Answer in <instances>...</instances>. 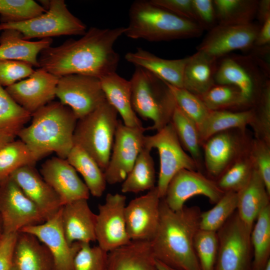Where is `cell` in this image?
<instances>
[{
    "label": "cell",
    "mask_w": 270,
    "mask_h": 270,
    "mask_svg": "<svg viewBox=\"0 0 270 270\" xmlns=\"http://www.w3.org/2000/svg\"><path fill=\"white\" fill-rule=\"evenodd\" d=\"M270 44V18H267L260 26V30L253 46L260 47Z\"/></svg>",
    "instance_id": "obj_52"
},
{
    "label": "cell",
    "mask_w": 270,
    "mask_h": 270,
    "mask_svg": "<svg viewBox=\"0 0 270 270\" xmlns=\"http://www.w3.org/2000/svg\"><path fill=\"white\" fill-rule=\"evenodd\" d=\"M46 11L33 0H0V24L26 20Z\"/></svg>",
    "instance_id": "obj_42"
},
{
    "label": "cell",
    "mask_w": 270,
    "mask_h": 270,
    "mask_svg": "<svg viewBox=\"0 0 270 270\" xmlns=\"http://www.w3.org/2000/svg\"><path fill=\"white\" fill-rule=\"evenodd\" d=\"M32 118V114L18 104L0 85V132H18Z\"/></svg>",
    "instance_id": "obj_38"
},
{
    "label": "cell",
    "mask_w": 270,
    "mask_h": 270,
    "mask_svg": "<svg viewBox=\"0 0 270 270\" xmlns=\"http://www.w3.org/2000/svg\"><path fill=\"white\" fill-rule=\"evenodd\" d=\"M40 174L58 194L62 206L89 198L88 187L66 159L58 156L48 159L42 164Z\"/></svg>",
    "instance_id": "obj_20"
},
{
    "label": "cell",
    "mask_w": 270,
    "mask_h": 270,
    "mask_svg": "<svg viewBox=\"0 0 270 270\" xmlns=\"http://www.w3.org/2000/svg\"><path fill=\"white\" fill-rule=\"evenodd\" d=\"M144 146L156 148L160 160L156 187L160 197L164 198L169 182L180 170H198V166L184 150L172 124L169 123L152 136H145Z\"/></svg>",
    "instance_id": "obj_9"
},
{
    "label": "cell",
    "mask_w": 270,
    "mask_h": 270,
    "mask_svg": "<svg viewBox=\"0 0 270 270\" xmlns=\"http://www.w3.org/2000/svg\"><path fill=\"white\" fill-rule=\"evenodd\" d=\"M78 119L68 106L52 101L32 115L31 124L17 136L40 158L55 152L66 159L74 146V134Z\"/></svg>",
    "instance_id": "obj_3"
},
{
    "label": "cell",
    "mask_w": 270,
    "mask_h": 270,
    "mask_svg": "<svg viewBox=\"0 0 270 270\" xmlns=\"http://www.w3.org/2000/svg\"><path fill=\"white\" fill-rule=\"evenodd\" d=\"M126 60L136 66L142 68L168 83L183 88V76L188 57L180 59L167 60L160 58L142 48L125 55Z\"/></svg>",
    "instance_id": "obj_24"
},
{
    "label": "cell",
    "mask_w": 270,
    "mask_h": 270,
    "mask_svg": "<svg viewBox=\"0 0 270 270\" xmlns=\"http://www.w3.org/2000/svg\"><path fill=\"white\" fill-rule=\"evenodd\" d=\"M201 212L198 206L172 210L161 198L159 225L150 242L156 259L178 270H201L194 248Z\"/></svg>",
    "instance_id": "obj_2"
},
{
    "label": "cell",
    "mask_w": 270,
    "mask_h": 270,
    "mask_svg": "<svg viewBox=\"0 0 270 270\" xmlns=\"http://www.w3.org/2000/svg\"><path fill=\"white\" fill-rule=\"evenodd\" d=\"M126 196L108 194L104 204L98 206L96 225V240L107 252L130 242L126 228L124 210Z\"/></svg>",
    "instance_id": "obj_14"
},
{
    "label": "cell",
    "mask_w": 270,
    "mask_h": 270,
    "mask_svg": "<svg viewBox=\"0 0 270 270\" xmlns=\"http://www.w3.org/2000/svg\"><path fill=\"white\" fill-rule=\"evenodd\" d=\"M32 67L21 61L0 60V85L6 88L27 78L34 72Z\"/></svg>",
    "instance_id": "obj_48"
},
{
    "label": "cell",
    "mask_w": 270,
    "mask_h": 270,
    "mask_svg": "<svg viewBox=\"0 0 270 270\" xmlns=\"http://www.w3.org/2000/svg\"><path fill=\"white\" fill-rule=\"evenodd\" d=\"M6 29L16 30L30 40L33 38L83 36L86 26L69 10L64 0H50L48 10L39 16L22 22L0 23V31Z\"/></svg>",
    "instance_id": "obj_7"
},
{
    "label": "cell",
    "mask_w": 270,
    "mask_h": 270,
    "mask_svg": "<svg viewBox=\"0 0 270 270\" xmlns=\"http://www.w3.org/2000/svg\"><path fill=\"white\" fill-rule=\"evenodd\" d=\"M61 214L62 208L44 222L24 228L20 232L32 234L47 247L54 258L56 270H73L74 260L80 242L72 245L68 243Z\"/></svg>",
    "instance_id": "obj_19"
},
{
    "label": "cell",
    "mask_w": 270,
    "mask_h": 270,
    "mask_svg": "<svg viewBox=\"0 0 270 270\" xmlns=\"http://www.w3.org/2000/svg\"><path fill=\"white\" fill-rule=\"evenodd\" d=\"M254 168L252 160L246 152L236 160L218 178L216 182L218 188L224 192H238L250 180Z\"/></svg>",
    "instance_id": "obj_39"
},
{
    "label": "cell",
    "mask_w": 270,
    "mask_h": 270,
    "mask_svg": "<svg viewBox=\"0 0 270 270\" xmlns=\"http://www.w3.org/2000/svg\"><path fill=\"white\" fill-rule=\"evenodd\" d=\"M258 110H254V127L256 138L270 144V82L267 80L256 104Z\"/></svg>",
    "instance_id": "obj_45"
},
{
    "label": "cell",
    "mask_w": 270,
    "mask_h": 270,
    "mask_svg": "<svg viewBox=\"0 0 270 270\" xmlns=\"http://www.w3.org/2000/svg\"><path fill=\"white\" fill-rule=\"evenodd\" d=\"M268 76L250 56H228L218 62L214 80L238 88L250 106L256 104Z\"/></svg>",
    "instance_id": "obj_10"
},
{
    "label": "cell",
    "mask_w": 270,
    "mask_h": 270,
    "mask_svg": "<svg viewBox=\"0 0 270 270\" xmlns=\"http://www.w3.org/2000/svg\"><path fill=\"white\" fill-rule=\"evenodd\" d=\"M260 26L251 22L240 25L217 24L212 28L197 47L217 60L230 52L253 47Z\"/></svg>",
    "instance_id": "obj_17"
},
{
    "label": "cell",
    "mask_w": 270,
    "mask_h": 270,
    "mask_svg": "<svg viewBox=\"0 0 270 270\" xmlns=\"http://www.w3.org/2000/svg\"><path fill=\"white\" fill-rule=\"evenodd\" d=\"M125 27H91L78 40L70 39L42 50L39 68L60 78L78 74L101 79L116 72L120 56L114 48Z\"/></svg>",
    "instance_id": "obj_1"
},
{
    "label": "cell",
    "mask_w": 270,
    "mask_h": 270,
    "mask_svg": "<svg viewBox=\"0 0 270 270\" xmlns=\"http://www.w3.org/2000/svg\"><path fill=\"white\" fill-rule=\"evenodd\" d=\"M197 23L203 30H210L218 24L212 0H192Z\"/></svg>",
    "instance_id": "obj_49"
},
{
    "label": "cell",
    "mask_w": 270,
    "mask_h": 270,
    "mask_svg": "<svg viewBox=\"0 0 270 270\" xmlns=\"http://www.w3.org/2000/svg\"><path fill=\"white\" fill-rule=\"evenodd\" d=\"M250 232L236 210L216 232L218 250L214 270H252Z\"/></svg>",
    "instance_id": "obj_8"
},
{
    "label": "cell",
    "mask_w": 270,
    "mask_h": 270,
    "mask_svg": "<svg viewBox=\"0 0 270 270\" xmlns=\"http://www.w3.org/2000/svg\"><path fill=\"white\" fill-rule=\"evenodd\" d=\"M194 248L201 270H214L218 250L216 232L199 229L194 236Z\"/></svg>",
    "instance_id": "obj_44"
},
{
    "label": "cell",
    "mask_w": 270,
    "mask_h": 270,
    "mask_svg": "<svg viewBox=\"0 0 270 270\" xmlns=\"http://www.w3.org/2000/svg\"><path fill=\"white\" fill-rule=\"evenodd\" d=\"M168 84L174 96L176 106L192 120L198 128L210 110L199 96L184 88H176Z\"/></svg>",
    "instance_id": "obj_43"
},
{
    "label": "cell",
    "mask_w": 270,
    "mask_h": 270,
    "mask_svg": "<svg viewBox=\"0 0 270 270\" xmlns=\"http://www.w3.org/2000/svg\"><path fill=\"white\" fill-rule=\"evenodd\" d=\"M62 223L70 245L74 242L90 243L96 241V214H94L87 199H80L62 208Z\"/></svg>",
    "instance_id": "obj_23"
},
{
    "label": "cell",
    "mask_w": 270,
    "mask_h": 270,
    "mask_svg": "<svg viewBox=\"0 0 270 270\" xmlns=\"http://www.w3.org/2000/svg\"><path fill=\"white\" fill-rule=\"evenodd\" d=\"M130 82L134 110L153 122L146 130L158 132L170 123L176 104L168 84L139 66H136Z\"/></svg>",
    "instance_id": "obj_5"
},
{
    "label": "cell",
    "mask_w": 270,
    "mask_h": 270,
    "mask_svg": "<svg viewBox=\"0 0 270 270\" xmlns=\"http://www.w3.org/2000/svg\"><path fill=\"white\" fill-rule=\"evenodd\" d=\"M58 78L39 68L26 79L5 89L18 104L32 115L53 101Z\"/></svg>",
    "instance_id": "obj_18"
},
{
    "label": "cell",
    "mask_w": 270,
    "mask_h": 270,
    "mask_svg": "<svg viewBox=\"0 0 270 270\" xmlns=\"http://www.w3.org/2000/svg\"><path fill=\"white\" fill-rule=\"evenodd\" d=\"M236 212L246 228L252 231L260 212L270 204V194L258 172L254 169L248 184L237 192Z\"/></svg>",
    "instance_id": "obj_28"
},
{
    "label": "cell",
    "mask_w": 270,
    "mask_h": 270,
    "mask_svg": "<svg viewBox=\"0 0 270 270\" xmlns=\"http://www.w3.org/2000/svg\"><path fill=\"white\" fill-rule=\"evenodd\" d=\"M18 233L3 234L0 237V270H11Z\"/></svg>",
    "instance_id": "obj_51"
},
{
    "label": "cell",
    "mask_w": 270,
    "mask_h": 270,
    "mask_svg": "<svg viewBox=\"0 0 270 270\" xmlns=\"http://www.w3.org/2000/svg\"><path fill=\"white\" fill-rule=\"evenodd\" d=\"M160 200L156 186L126 206V228L131 240L150 242L154 238L159 225Z\"/></svg>",
    "instance_id": "obj_16"
},
{
    "label": "cell",
    "mask_w": 270,
    "mask_h": 270,
    "mask_svg": "<svg viewBox=\"0 0 270 270\" xmlns=\"http://www.w3.org/2000/svg\"><path fill=\"white\" fill-rule=\"evenodd\" d=\"M0 218L2 234L18 233L24 228L46 220L10 176L0 182Z\"/></svg>",
    "instance_id": "obj_11"
},
{
    "label": "cell",
    "mask_w": 270,
    "mask_h": 270,
    "mask_svg": "<svg viewBox=\"0 0 270 270\" xmlns=\"http://www.w3.org/2000/svg\"><path fill=\"white\" fill-rule=\"evenodd\" d=\"M252 270H264L270 261V204L257 217L250 232Z\"/></svg>",
    "instance_id": "obj_34"
},
{
    "label": "cell",
    "mask_w": 270,
    "mask_h": 270,
    "mask_svg": "<svg viewBox=\"0 0 270 270\" xmlns=\"http://www.w3.org/2000/svg\"><path fill=\"white\" fill-rule=\"evenodd\" d=\"M156 264L158 270H178L172 268L156 259Z\"/></svg>",
    "instance_id": "obj_55"
},
{
    "label": "cell",
    "mask_w": 270,
    "mask_h": 270,
    "mask_svg": "<svg viewBox=\"0 0 270 270\" xmlns=\"http://www.w3.org/2000/svg\"><path fill=\"white\" fill-rule=\"evenodd\" d=\"M40 158L20 140H14L0 148V182L19 168L34 166Z\"/></svg>",
    "instance_id": "obj_36"
},
{
    "label": "cell",
    "mask_w": 270,
    "mask_h": 270,
    "mask_svg": "<svg viewBox=\"0 0 270 270\" xmlns=\"http://www.w3.org/2000/svg\"><path fill=\"white\" fill-rule=\"evenodd\" d=\"M11 270H18L14 266H12V267Z\"/></svg>",
    "instance_id": "obj_58"
},
{
    "label": "cell",
    "mask_w": 270,
    "mask_h": 270,
    "mask_svg": "<svg viewBox=\"0 0 270 270\" xmlns=\"http://www.w3.org/2000/svg\"><path fill=\"white\" fill-rule=\"evenodd\" d=\"M106 270H158L150 242L132 240L108 252Z\"/></svg>",
    "instance_id": "obj_26"
},
{
    "label": "cell",
    "mask_w": 270,
    "mask_h": 270,
    "mask_svg": "<svg viewBox=\"0 0 270 270\" xmlns=\"http://www.w3.org/2000/svg\"><path fill=\"white\" fill-rule=\"evenodd\" d=\"M66 160L82 176L90 193L94 196H101L107 183L104 172L96 160L82 148L74 144Z\"/></svg>",
    "instance_id": "obj_32"
},
{
    "label": "cell",
    "mask_w": 270,
    "mask_h": 270,
    "mask_svg": "<svg viewBox=\"0 0 270 270\" xmlns=\"http://www.w3.org/2000/svg\"><path fill=\"white\" fill-rule=\"evenodd\" d=\"M258 0H214L218 24L240 25L252 22Z\"/></svg>",
    "instance_id": "obj_35"
},
{
    "label": "cell",
    "mask_w": 270,
    "mask_h": 270,
    "mask_svg": "<svg viewBox=\"0 0 270 270\" xmlns=\"http://www.w3.org/2000/svg\"><path fill=\"white\" fill-rule=\"evenodd\" d=\"M13 266L18 270H56L47 247L32 234L22 232L18 233Z\"/></svg>",
    "instance_id": "obj_25"
},
{
    "label": "cell",
    "mask_w": 270,
    "mask_h": 270,
    "mask_svg": "<svg viewBox=\"0 0 270 270\" xmlns=\"http://www.w3.org/2000/svg\"><path fill=\"white\" fill-rule=\"evenodd\" d=\"M224 192L216 181L204 176L198 170H182L170 180L165 196L162 198L168 206L172 210H181L189 198L202 195L216 204Z\"/></svg>",
    "instance_id": "obj_15"
},
{
    "label": "cell",
    "mask_w": 270,
    "mask_h": 270,
    "mask_svg": "<svg viewBox=\"0 0 270 270\" xmlns=\"http://www.w3.org/2000/svg\"><path fill=\"white\" fill-rule=\"evenodd\" d=\"M203 144L206 168L214 178H218L245 153L241 139L228 130L212 136Z\"/></svg>",
    "instance_id": "obj_22"
},
{
    "label": "cell",
    "mask_w": 270,
    "mask_h": 270,
    "mask_svg": "<svg viewBox=\"0 0 270 270\" xmlns=\"http://www.w3.org/2000/svg\"><path fill=\"white\" fill-rule=\"evenodd\" d=\"M56 95L60 102L71 108L78 120L106 100L100 79L78 74L59 78Z\"/></svg>",
    "instance_id": "obj_13"
},
{
    "label": "cell",
    "mask_w": 270,
    "mask_h": 270,
    "mask_svg": "<svg viewBox=\"0 0 270 270\" xmlns=\"http://www.w3.org/2000/svg\"><path fill=\"white\" fill-rule=\"evenodd\" d=\"M249 150L254 169L260 175L270 194V144L256 138L252 143Z\"/></svg>",
    "instance_id": "obj_47"
},
{
    "label": "cell",
    "mask_w": 270,
    "mask_h": 270,
    "mask_svg": "<svg viewBox=\"0 0 270 270\" xmlns=\"http://www.w3.org/2000/svg\"><path fill=\"white\" fill-rule=\"evenodd\" d=\"M17 134L12 132H0V148L8 142L14 140Z\"/></svg>",
    "instance_id": "obj_54"
},
{
    "label": "cell",
    "mask_w": 270,
    "mask_h": 270,
    "mask_svg": "<svg viewBox=\"0 0 270 270\" xmlns=\"http://www.w3.org/2000/svg\"><path fill=\"white\" fill-rule=\"evenodd\" d=\"M170 122L182 146L188 152L199 167L202 158L200 147L202 144L197 125L176 106Z\"/></svg>",
    "instance_id": "obj_37"
},
{
    "label": "cell",
    "mask_w": 270,
    "mask_h": 270,
    "mask_svg": "<svg viewBox=\"0 0 270 270\" xmlns=\"http://www.w3.org/2000/svg\"><path fill=\"white\" fill-rule=\"evenodd\" d=\"M203 28L193 21L160 8L151 0L134 2L124 34L130 38L156 42L198 37Z\"/></svg>",
    "instance_id": "obj_4"
},
{
    "label": "cell",
    "mask_w": 270,
    "mask_h": 270,
    "mask_svg": "<svg viewBox=\"0 0 270 270\" xmlns=\"http://www.w3.org/2000/svg\"><path fill=\"white\" fill-rule=\"evenodd\" d=\"M151 150L144 146L140 152L131 170L122 182L123 193H138L156 186V171Z\"/></svg>",
    "instance_id": "obj_33"
},
{
    "label": "cell",
    "mask_w": 270,
    "mask_h": 270,
    "mask_svg": "<svg viewBox=\"0 0 270 270\" xmlns=\"http://www.w3.org/2000/svg\"><path fill=\"white\" fill-rule=\"evenodd\" d=\"M237 206V192H224L212 208L201 212L200 229L216 232L236 210Z\"/></svg>",
    "instance_id": "obj_40"
},
{
    "label": "cell",
    "mask_w": 270,
    "mask_h": 270,
    "mask_svg": "<svg viewBox=\"0 0 270 270\" xmlns=\"http://www.w3.org/2000/svg\"><path fill=\"white\" fill-rule=\"evenodd\" d=\"M108 254L98 246L80 242L73 262V270H106Z\"/></svg>",
    "instance_id": "obj_46"
},
{
    "label": "cell",
    "mask_w": 270,
    "mask_h": 270,
    "mask_svg": "<svg viewBox=\"0 0 270 270\" xmlns=\"http://www.w3.org/2000/svg\"><path fill=\"white\" fill-rule=\"evenodd\" d=\"M25 194L38 208L46 220L63 206L61 200L34 166L19 168L10 176Z\"/></svg>",
    "instance_id": "obj_21"
},
{
    "label": "cell",
    "mask_w": 270,
    "mask_h": 270,
    "mask_svg": "<svg viewBox=\"0 0 270 270\" xmlns=\"http://www.w3.org/2000/svg\"><path fill=\"white\" fill-rule=\"evenodd\" d=\"M218 60L200 51L188 56L183 76V88L200 97L216 84Z\"/></svg>",
    "instance_id": "obj_30"
},
{
    "label": "cell",
    "mask_w": 270,
    "mask_h": 270,
    "mask_svg": "<svg viewBox=\"0 0 270 270\" xmlns=\"http://www.w3.org/2000/svg\"><path fill=\"white\" fill-rule=\"evenodd\" d=\"M118 112L106 100L96 109L78 120L74 144L86 151L104 172L108 164L118 122Z\"/></svg>",
    "instance_id": "obj_6"
},
{
    "label": "cell",
    "mask_w": 270,
    "mask_h": 270,
    "mask_svg": "<svg viewBox=\"0 0 270 270\" xmlns=\"http://www.w3.org/2000/svg\"><path fill=\"white\" fill-rule=\"evenodd\" d=\"M254 116V108L240 112L210 110L198 128L202 144L212 136L222 132L234 128L244 130L247 126L252 124Z\"/></svg>",
    "instance_id": "obj_31"
},
{
    "label": "cell",
    "mask_w": 270,
    "mask_h": 270,
    "mask_svg": "<svg viewBox=\"0 0 270 270\" xmlns=\"http://www.w3.org/2000/svg\"><path fill=\"white\" fill-rule=\"evenodd\" d=\"M52 42V38L30 41L16 30H4L0 34V60L21 61L39 68L38 54Z\"/></svg>",
    "instance_id": "obj_27"
},
{
    "label": "cell",
    "mask_w": 270,
    "mask_h": 270,
    "mask_svg": "<svg viewBox=\"0 0 270 270\" xmlns=\"http://www.w3.org/2000/svg\"><path fill=\"white\" fill-rule=\"evenodd\" d=\"M200 98L210 110L248 106L239 90L230 85L216 84Z\"/></svg>",
    "instance_id": "obj_41"
},
{
    "label": "cell",
    "mask_w": 270,
    "mask_h": 270,
    "mask_svg": "<svg viewBox=\"0 0 270 270\" xmlns=\"http://www.w3.org/2000/svg\"><path fill=\"white\" fill-rule=\"evenodd\" d=\"M106 101L120 114L123 124L130 127L142 126L132 106L130 80L116 72L100 79Z\"/></svg>",
    "instance_id": "obj_29"
},
{
    "label": "cell",
    "mask_w": 270,
    "mask_h": 270,
    "mask_svg": "<svg viewBox=\"0 0 270 270\" xmlns=\"http://www.w3.org/2000/svg\"><path fill=\"white\" fill-rule=\"evenodd\" d=\"M151 1L158 6L178 16L197 23L192 0H151Z\"/></svg>",
    "instance_id": "obj_50"
},
{
    "label": "cell",
    "mask_w": 270,
    "mask_h": 270,
    "mask_svg": "<svg viewBox=\"0 0 270 270\" xmlns=\"http://www.w3.org/2000/svg\"><path fill=\"white\" fill-rule=\"evenodd\" d=\"M143 126L130 127L118 120L110 160L104 174L110 184L122 182L131 170L144 147Z\"/></svg>",
    "instance_id": "obj_12"
},
{
    "label": "cell",
    "mask_w": 270,
    "mask_h": 270,
    "mask_svg": "<svg viewBox=\"0 0 270 270\" xmlns=\"http://www.w3.org/2000/svg\"><path fill=\"white\" fill-rule=\"evenodd\" d=\"M2 235V222L0 218V237Z\"/></svg>",
    "instance_id": "obj_56"
},
{
    "label": "cell",
    "mask_w": 270,
    "mask_h": 270,
    "mask_svg": "<svg viewBox=\"0 0 270 270\" xmlns=\"http://www.w3.org/2000/svg\"><path fill=\"white\" fill-rule=\"evenodd\" d=\"M258 19L260 25L268 18H270V0H258L256 16Z\"/></svg>",
    "instance_id": "obj_53"
},
{
    "label": "cell",
    "mask_w": 270,
    "mask_h": 270,
    "mask_svg": "<svg viewBox=\"0 0 270 270\" xmlns=\"http://www.w3.org/2000/svg\"><path fill=\"white\" fill-rule=\"evenodd\" d=\"M264 270H270V261L268 262Z\"/></svg>",
    "instance_id": "obj_57"
}]
</instances>
